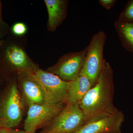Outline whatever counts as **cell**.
<instances>
[{"label": "cell", "instance_id": "cell-21", "mask_svg": "<svg viewBox=\"0 0 133 133\" xmlns=\"http://www.w3.org/2000/svg\"></svg>", "mask_w": 133, "mask_h": 133}, {"label": "cell", "instance_id": "cell-2", "mask_svg": "<svg viewBox=\"0 0 133 133\" xmlns=\"http://www.w3.org/2000/svg\"><path fill=\"white\" fill-rule=\"evenodd\" d=\"M25 73L41 86L47 104L66 103L69 82L36 66L31 71Z\"/></svg>", "mask_w": 133, "mask_h": 133}, {"label": "cell", "instance_id": "cell-20", "mask_svg": "<svg viewBox=\"0 0 133 133\" xmlns=\"http://www.w3.org/2000/svg\"><path fill=\"white\" fill-rule=\"evenodd\" d=\"M1 19V3L0 1V20Z\"/></svg>", "mask_w": 133, "mask_h": 133}, {"label": "cell", "instance_id": "cell-8", "mask_svg": "<svg viewBox=\"0 0 133 133\" xmlns=\"http://www.w3.org/2000/svg\"><path fill=\"white\" fill-rule=\"evenodd\" d=\"M124 120V114L118 110L113 114L86 122L74 133H121V127Z\"/></svg>", "mask_w": 133, "mask_h": 133}, {"label": "cell", "instance_id": "cell-10", "mask_svg": "<svg viewBox=\"0 0 133 133\" xmlns=\"http://www.w3.org/2000/svg\"><path fill=\"white\" fill-rule=\"evenodd\" d=\"M21 72L23 77L22 87L23 94L29 105L47 104L41 86L26 73Z\"/></svg>", "mask_w": 133, "mask_h": 133}, {"label": "cell", "instance_id": "cell-6", "mask_svg": "<svg viewBox=\"0 0 133 133\" xmlns=\"http://www.w3.org/2000/svg\"><path fill=\"white\" fill-rule=\"evenodd\" d=\"M64 103L29 105L24 124V130L35 133L37 129L48 125L62 111Z\"/></svg>", "mask_w": 133, "mask_h": 133}, {"label": "cell", "instance_id": "cell-4", "mask_svg": "<svg viewBox=\"0 0 133 133\" xmlns=\"http://www.w3.org/2000/svg\"><path fill=\"white\" fill-rule=\"evenodd\" d=\"M23 105L17 86L12 84L0 103V128L12 129L19 125Z\"/></svg>", "mask_w": 133, "mask_h": 133}, {"label": "cell", "instance_id": "cell-5", "mask_svg": "<svg viewBox=\"0 0 133 133\" xmlns=\"http://www.w3.org/2000/svg\"><path fill=\"white\" fill-rule=\"evenodd\" d=\"M85 122V117L79 104H67L42 133H74Z\"/></svg>", "mask_w": 133, "mask_h": 133}, {"label": "cell", "instance_id": "cell-3", "mask_svg": "<svg viewBox=\"0 0 133 133\" xmlns=\"http://www.w3.org/2000/svg\"><path fill=\"white\" fill-rule=\"evenodd\" d=\"M106 38L104 32L99 31L94 35L87 47V53L79 76L86 77L92 86L97 81L104 65L103 50Z\"/></svg>", "mask_w": 133, "mask_h": 133}, {"label": "cell", "instance_id": "cell-13", "mask_svg": "<svg viewBox=\"0 0 133 133\" xmlns=\"http://www.w3.org/2000/svg\"><path fill=\"white\" fill-rule=\"evenodd\" d=\"M115 26L124 45L133 51V23L118 21Z\"/></svg>", "mask_w": 133, "mask_h": 133}, {"label": "cell", "instance_id": "cell-19", "mask_svg": "<svg viewBox=\"0 0 133 133\" xmlns=\"http://www.w3.org/2000/svg\"><path fill=\"white\" fill-rule=\"evenodd\" d=\"M0 133H10V129L3 128H0Z\"/></svg>", "mask_w": 133, "mask_h": 133}, {"label": "cell", "instance_id": "cell-17", "mask_svg": "<svg viewBox=\"0 0 133 133\" xmlns=\"http://www.w3.org/2000/svg\"><path fill=\"white\" fill-rule=\"evenodd\" d=\"M5 24L0 20V47L4 44V41L1 39L5 34Z\"/></svg>", "mask_w": 133, "mask_h": 133}, {"label": "cell", "instance_id": "cell-11", "mask_svg": "<svg viewBox=\"0 0 133 133\" xmlns=\"http://www.w3.org/2000/svg\"><path fill=\"white\" fill-rule=\"evenodd\" d=\"M92 86L86 77L79 76L74 81H69L66 104H79Z\"/></svg>", "mask_w": 133, "mask_h": 133}, {"label": "cell", "instance_id": "cell-14", "mask_svg": "<svg viewBox=\"0 0 133 133\" xmlns=\"http://www.w3.org/2000/svg\"><path fill=\"white\" fill-rule=\"evenodd\" d=\"M119 21L133 23V1L128 3L119 18Z\"/></svg>", "mask_w": 133, "mask_h": 133}, {"label": "cell", "instance_id": "cell-18", "mask_svg": "<svg viewBox=\"0 0 133 133\" xmlns=\"http://www.w3.org/2000/svg\"><path fill=\"white\" fill-rule=\"evenodd\" d=\"M10 133H30L25 131L18 130V129H10Z\"/></svg>", "mask_w": 133, "mask_h": 133}, {"label": "cell", "instance_id": "cell-15", "mask_svg": "<svg viewBox=\"0 0 133 133\" xmlns=\"http://www.w3.org/2000/svg\"><path fill=\"white\" fill-rule=\"evenodd\" d=\"M12 30L14 34L20 36L24 35L26 33L27 31V28L26 25L22 23H17L14 24Z\"/></svg>", "mask_w": 133, "mask_h": 133}, {"label": "cell", "instance_id": "cell-16", "mask_svg": "<svg viewBox=\"0 0 133 133\" xmlns=\"http://www.w3.org/2000/svg\"><path fill=\"white\" fill-rule=\"evenodd\" d=\"M116 1L115 0H99V1L101 5L106 9H110L112 7Z\"/></svg>", "mask_w": 133, "mask_h": 133}, {"label": "cell", "instance_id": "cell-1", "mask_svg": "<svg viewBox=\"0 0 133 133\" xmlns=\"http://www.w3.org/2000/svg\"><path fill=\"white\" fill-rule=\"evenodd\" d=\"M114 92L113 70L104 60L97 81L79 103L86 122L113 114L118 111L113 104Z\"/></svg>", "mask_w": 133, "mask_h": 133}, {"label": "cell", "instance_id": "cell-9", "mask_svg": "<svg viewBox=\"0 0 133 133\" xmlns=\"http://www.w3.org/2000/svg\"><path fill=\"white\" fill-rule=\"evenodd\" d=\"M3 58L10 67L22 72L31 71L35 66L30 61L24 51L16 45H8L5 48Z\"/></svg>", "mask_w": 133, "mask_h": 133}, {"label": "cell", "instance_id": "cell-7", "mask_svg": "<svg viewBox=\"0 0 133 133\" xmlns=\"http://www.w3.org/2000/svg\"><path fill=\"white\" fill-rule=\"evenodd\" d=\"M87 48L79 52H71L61 58L55 66L49 71L59 77L64 81H74L79 76Z\"/></svg>", "mask_w": 133, "mask_h": 133}, {"label": "cell", "instance_id": "cell-12", "mask_svg": "<svg viewBox=\"0 0 133 133\" xmlns=\"http://www.w3.org/2000/svg\"><path fill=\"white\" fill-rule=\"evenodd\" d=\"M49 14L48 26L50 29L56 28L64 17L65 3L61 0H45Z\"/></svg>", "mask_w": 133, "mask_h": 133}]
</instances>
